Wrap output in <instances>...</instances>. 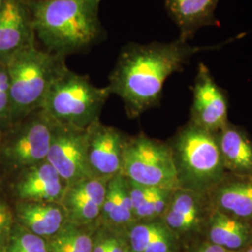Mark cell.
Here are the masks:
<instances>
[{
  "instance_id": "obj_1",
  "label": "cell",
  "mask_w": 252,
  "mask_h": 252,
  "mask_svg": "<svg viewBox=\"0 0 252 252\" xmlns=\"http://www.w3.org/2000/svg\"><path fill=\"white\" fill-rule=\"evenodd\" d=\"M246 35L241 33L207 46L190 45L179 37L170 42L128 43L108 77V89L123 101L128 117H139L160 105L166 80L174 73L181 72L195 54L220 50Z\"/></svg>"
},
{
  "instance_id": "obj_2",
  "label": "cell",
  "mask_w": 252,
  "mask_h": 252,
  "mask_svg": "<svg viewBox=\"0 0 252 252\" xmlns=\"http://www.w3.org/2000/svg\"><path fill=\"white\" fill-rule=\"evenodd\" d=\"M101 0H29L33 27L43 49L66 58L105 37L99 18Z\"/></svg>"
},
{
  "instance_id": "obj_3",
  "label": "cell",
  "mask_w": 252,
  "mask_h": 252,
  "mask_svg": "<svg viewBox=\"0 0 252 252\" xmlns=\"http://www.w3.org/2000/svg\"><path fill=\"white\" fill-rule=\"evenodd\" d=\"M167 143L180 189L208 194L228 175L216 135L189 120Z\"/></svg>"
},
{
  "instance_id": "obj_4",
  "label": "cell",
  "mask_w": 252,
  "mask_h": 252,
  "mask_svg": "<svg viewBox=\"0 0 252 252\" xmlns=\"http://www.w3.org/2000/svg\"><path fill=\"white\" fill-rule=\"evenodd\" d=\"M11 125L42 108L46 94L56 76L66 65L65 58L36 44L28 46L7 61Z\"/></svg>"
},
{
  "instance_id": "obj_5",
  "label": "cell",
  "mask_w": 252,
  "mask_h": 252,
  "mask_svg": "<svg viewBox=\"0 0 252 252\" xmlns=\"http://www.w3.org/2000/svg\"><path fill=\"white\" fill-rule=\"evenodd\" d=\"M110 95L108 86H95L87 75L65 65L53 81L42 109L59 124L87 129L99 121Z\"/></svg>"
},
{
  "instance_id": "obj_6",
  "label": "cell",
  "mask_w": 252,
  "mask_h": 252,
  "mask_svg": "<svg viewBox=\"0 0 252 252\" xmlns=\"http://www.w3.org/2000/svg\"><path fill=\"white\" fill-rule=\"evenodd\" d=\"M54 124L42 108L13 123L3 133L0 164L19 173L46 161Z\"/></svg>"
},
{
  "instance_id": "obj_7",
  "label": "cell",
  "mask_w": 252,
  "mask_h": 252,
  "mask_svg": "<svg viewBox=\"0 0 252 252\" xmlns=\"http://www.w3.org/2000/svg\"><path fill=\"white\" fill-rule=\"evenodd\" d=\"M122 175L127 180L144 186L179 188L169 145L143 133L127 135Z\"/></svg>"
},
{
  "instance_id": "obj_8",
  "label": "cell",
  "mask_w": 252,
  "mask_h": 252,
  "mask_svg": "<svg viewBox=\"0 0 252 252\" xmlns=\"http://www.w3.org/2000/svg\"><path fill=\"white\" fill-rule=\"evenodd\" d=\"M46 161L66 186L94 178L87 162V130L55 122Z\"/></svg>"
},
{
  "instance_id": "obj_9",
  "label": "cell",
  "mask_w": 252,
  "mask_h": 252,
  "mask_svg": "<svg viewBox=\"0 0 252 252\" xmlns=\"http://www.w3.org/2000/svg\"><path fill=\"white\" fill-rule=\"evenodd\" d=\"M212 209L208 194L188 189H174L163 216V222L185 245L203 239L207 219Z\"/></svg>"
},
{
  "instance_id": "obj_10",
  "label": "cell",
  "mask_w": 252,
  "mask_h": 252,
  "mask_svg": "<svg viewBox=\"0 0 252 252\" xmlns=\"http://www.w3.org/2000/svg\"><path fill=\"white\" fill-rule=\"evenodd\" d=\"M228 96L219 86L208 66L199 63L192 86L189 121L211 133H217L229 123Z\"/></svg>"
},
{
  "instance_id": "obj_11",
  "label": "cell",
  "mask_w": 252,
  "mask_h": 252,
  "mask_svg": "<svg viewBox=\"0 0 252 252\" xmlns=\"http://www.w3.org/2000/svg\"><path fill=\"white\" fill-rule=\"evenodd\" d=\"M86 130L87 162L92 177L109 180L122 174L127 135L100 120Z\"/></svg>"
},
{
  "instance_id": "obj_12",
  "label": "cell",
  "mask_w": 252,
  "mask_h": 252,
  "mask_svg": "<svg viewBox=\"0 0 252 252\" xmlns=\"http://www.w3.org/2000/svg\"><path fill=\"white\" fill-rule=\"evenodd\" d=\"M36 44L29 0H7L0 11V62Z\"/></svg>"
},
{
  "instance_id": "obj_13",
  "label": "cell",
  "mask_w": 252,
  "mask_h": 252,
  "mask_svg": "<svg viewBox=\"0 0 252 252\" xmlns=\"http://www.w3.org/2000/svg\"><path fill=\"white\" fill-rule=\"evenodd\" d=\"M108 180L89 178L66 186L60 203L68 221L81 225H99Z\"/></svg>"
},
{
  "instance_id": "obj_14",
  "label": "cell",
  "mask_w": 252,
  "mask_h": 252,
  "mask_svg": "<svg viewBox=\"0 0 252 252\" xmlns=\"http://www.w3.org/2000/svg\"><path fill=\"white\" fill-rule=\"evenodd\" d=\"M66 183L50 162L37 163L19 172L13 186L17 201L61 202Z\"/></svg>"
},
{
  "instance_id": "obj_15",
  "label": "cell",
  "mask_w": 252,
  "mask_h": 252,
  "mask_svg": "<svg viewBox=\"0 0 252 252\" xmlns=\"http://www.w3.org/2000/svg\"><path fill=\"white\" fill-rule=\"evenodd\" d=\"M168 15L179 28L181 40L189 42L203 27L220 26L219 0H163Z\"/></svg>"
},
{
  "instance_id": "obj_16",
  "label": "cell",
  "mask_w": 252,
  "mask_h": 252,
  "mask_svg": "<svg viewBox=\"0 0 252 252\" xmlns=\"http://www.w3.org/2000/svg\"><path fill=\"white\" fill-rule=\"evenodd\" d=\"M13 214L15 222L45 239L57 234L68 221L64 208L58 202L17 201Z\"/></svg>"
},
{
  "instance_id": "obj_17",
  "label": "cell",
  "mask_w": 252,
  "mask_h": 252,
  "mask_svg": "<svg viewBox=\"0 0 252 252\" xmlns=\"http://www.w3.org/2000/svg\"><path fill=\"white\" fill-rule=\"evenodd\" d=\"M208 196L212 207L252 224V178L228 174Z\"/></svg>"
},
{
  "instance_id": "obj_18",
  "label": "cell",
  "mask_w": 252,
  "mask_h": 252,
  "mask_svg": "<svg viewBox=\"0 0 252 252\" xmlns=\"http://www.w3.org/2000/svg\"><path fill=\"white\" fill-rule=\"evenodd\" d=\"M215 135L227 173L252 178V141L245 130L229 122Z\"/></svg>"
},
{
  "instance_id": "obj_19",
  "label": "cell",
  "mask_w": 252,
  "mask_h": 252,
  "mask_svg": "<svg viewBox=\"0 0 252 252\" xmlns=\"http://www.w3.org/2000/svg\"><path fill=\"white\" fill-rule=\"evenodd\" d=\"M203 239L229 252H242L252 239V224L212 207Z\"/></svg>"
},
{
  "instance_id": "obj_20",
  "label": "cell",
  "mask_w": 252,
  "mask_h": 252,
  "mask_svg": "<svg viewBox=\"0 0 252 252\" xmlns=\"http://www.w3.org/2000/svg\"><path fill=\"white\" fill-rule=\"evenodd\" d=\"M130 252H181L180 238L162 218L135 221L126 230Z\"/></svg>"
},
{
  "instance_id": "obj_21",
  "label": "cell",
  "mask_w": 252,
  "mask_h": 252,
  "mask_svg": "<svg viewBox=\"0 0 252 252\" xmlns=\"http://www.w3.org/2000/svg\"><path fill=\"white\" fill-rule=\"evenodd\" d=\"M135 221L128 181L120 174L108 180L99 225L113 230H127Z\"/></svg>"
},
{
  "instance_id": "obj_22",
  "label": "cell",
  "mask_w": 252,
  "mask_h": 252,
  "mask_svg": "<svg viewBox=\"0 0 252 252\" xmlns=\"http://www.w3.org/2000/svg\"><path fill=\"white\" fill-rule=\"evenodd\" d=\"M127 181L135 220L161 219L168 207L174 189L144 186L130 180Z\"/></svg>"
},
{
  "instance_id": "obj_23",
  "label": "cell",
  "mask_w": 252,
  "mask_h": 252,
  "mask_svg": "<svg viewBox=\"0 0 252 252\" xmlns=\"http://www.w3.org/2000/svg\"><path fill=\"white\" fill-rule=\"evenodd\" d=\"M98 227L67 221L57 234L47 239L48 252H92Z\"/></svg>"
},
{
  "instance_id": "obj_24",
  "label": "cell",
  "mask_w": 252,
  "mask_h": 252,
  "mask_svg": "<svg viewBox=\"0 0 252 252\" xmlns=\"http://www.w3.org/2000/svg\"><path fill=\"white\" fill-rule=\"evenodd\" d=\"M6 252H48L47 239L14 223Z\"/></svg>"
},
{
  "instance_id": "obj_25",
  "label": "cell",
  "mask_w": 252,
  "mask_h": 252,
  "mask_svg": "<svg viewBox=\"0 0 252 252\" xmlns=\"http://www.w3.org/2000/svg\"><path fill=\"white\" fill-rule=\"evenodd\" d=\"M11 126V100L7 63L0 62V127L3 131Z\"/></svg>"
},
{
  "instance_id": "obj_26",
  "label": "cell",
  "mask_w": 252,
  "mask_h": 252,
  "mask_svg": "<svg viewBox=\"0 0 252 252\" xmlns=\"http://www.w3.org/2000/svg\"><path fill=\"white\" fill-rule=\"evenodd\" d=\"M14 223L13 209L0 200V252H6Z\"/></svg>"
},
{
  "instance_id": "obj_27",
  "label": "cell",
  "mask_w": 252,
  "mask_h": 252,
  "mask_svg": "<svg viewBox=\"0 0 252 252\" xmlns=\"http://www.w3.org/2000/svg\"><path fill=\"white\" fill-rule=\"evenodd\" d=\"M107 229L108 231L107 252H130L126 230H113L109 228Z\"/></svg>"
},
{
  "instance_id": "obj_28",
  "label": "cell",
  "mask_w": 252,
  "mask_h": 252,
  "mask_svg": "<svg viewBox=\"0 0 252 252\" xmlns=\"http://www.w3.org/2000/svg\"><path fill=\"white\" fill-rule=\"evenodd\" d=\"M186 252H233L225 249L218 247L216 245L209 243L205 239H199L192 243L187 245Z\"/></svg>"
},
{
  "instance_id": "obj_29",
  "label": "cell",
  "mask_w": 252,
  "mask_h": 252,
  "mask_svg": "<svg viewBox=\"0 0 252 252\" xmlns=\"http://www.w3.org/2000/svg\"><path fill=\"white\" fill-rule=\"evenodd\" d=\"M240 252H252V239L251 240V242L248 244V246L244 249L243 251Z\"/></svg>"
},
{
  "instance_id": "obj_30",
  "label": "cell",
  "mask_w": 252,
  "mask_h": 252,
  "mask_svg": "<svg viewBox=\"0 0 252 252\" xmlns=\"http://www.w3.org/2000/svg\"><path fill=\"white\" fill-rule=\"evenodd\" d=\"M6 2H7V0H0V11H1V9L4 8Z\"/></svg>"
},
{
  "instance_id": "obj_31",
  "label": "cell",
  "mask_w": 252,
  "mask_h": 252,
  "mask_svg": "<svg viewBox=\"0 0 252 252\" xmlns=\"http://www.w3.org/2000/svg\"><path fill=\"white\" fill-rule=\"evenodd\" d=\"M3 133L4 131L2 130V128L0 127V148H1V142H2V137H3Z\"/></svg>"
}]
</instances>
